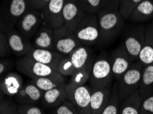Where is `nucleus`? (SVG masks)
Listing matches in <instances>:
<instances>
[{"label": "nucleus", "mask_w": 153, "mask_h": 114, "mask_svg": "<svg viewBox=\"0 0 153 114\" xmlns=\"http://www.w3.org/2000/svg\"><path fill=\"white\" fill-rule=\"evenodd\" d=\"M99 23L98 45L105 46L113 43L123 31L125 21L119 10L104 9L97 15Z\"/></svg>", "instance_id": "1"}, {"label": "nucleus", "mask_w": 153, "mask_h": 114, "mask_svg": "<svg viewBox=\"0 0 153 114\" xmlns=\"http://www.w3.org/2000/svg\"><path fill=\"white\" fill-rule=\"evenodd\" d=\"M29 10L27 0H4L0 11V30L2 32L15 28L19 18Z\"/></svg>", "instance_id": "2"}, {"label": "nucleus", "mask_w": 153, "mask_h": 114, "mask_svg": "<svg viewBox=\"0 0 153 114\" xmlns=\"http://www.w3.org/2000/svg\"><path fill=\"white\" fill-rule=\"evenodd\" d=\"M115 79L113 74L109 55L102 53L96 57L93 64L89 82L91 88L112 87Z\"/></svg>", "instance_id": "3"}, {"label": "nucleus", "mask_w": 153, "mask_h": 114, "mask_svg": "<svg viewBox=\"0 0 153 114\" xmlns=\"http://www.w3.org/2000/svg\"><path fill=\"white\" fill-rule=\"evenodd\" d=\"M143 68L144 65L140 60L134 62L120 80L116 81L122 101L139 90Z\"/></svg>", "instance_id": "4"}, {"label": "nucleus", "mask_w": 153, "mask_h": 114, "mask_svg": "<svg viewBox=\"0 0 153 114\" xmlns=\"http://www.w3.org/2000/svg\"><path fill=\"white\" fill-rule=\"evenodd\" d=\"M16 67L20 73L29 76L32 79L61 75L56 68L36 62L26 56L19 58L16 62Z\"/></svg>", "instance_id": "5"}, {"label": "nucleus", "mask_w": 153, "mask_h": 114, "mask_svg": "<svg viewBox=\"0 0 153 114\" xmlns=\"http://www.w3.org/2000/svg\"><path fill=\"white\" fill-rule=\"evenodd\" d=\"M74 34L82 45L90 46L98 44L100 29L97 15L86 14Z\"/></svg>", "instance_id": "6"}, {"label": "nucleus", "mask_w": 153, "mask_h": 114, "mask_svg": "<svg viewBox=\"0 0 153 114\" xmlns=\"http://www.w3.org/2000/svg\"><path fill=\"white\" fill-rule=\"evenodd\" d=\"M54 39L55 51L65 56H68L76 49L82 45L74 32L64 25L54 29Z\"/></svg>", "instance_id": "7"}, {"label": "nucleus", "mask_w": 153, "mask_h": 114, "mask_svg": "<svg viewBox=\"0 0 153 114\" xmlns=\"http://www.w3.org/2000/svg\"><path fill=\"white\" fill-rule=\"evenodd\" d=\"M145 25H134L127 29L124 35V45L132 62L139 60L145 38Z\"/></svg>", "instance_id": "8"}, {"label": "nucleus", "mask_w": 153, "mask_h": 114, "mask_svg": "<svg viewBox=\"0 0 153 114\" xmlns=\"http://www.w3.org/2000/svg\"><path fill=\"white\" fill-rule=\"evenodd\" d=\"M68 99L70 101L80 114H92L91 110V88L88 85L69 87L66 85Z\"/></svg>", "instance_id": "9"}, {"label": "nucleus", "mask_w": 153, "mask_h": 114, "mask_svg": "<svg viewBox=\"0 0 153 114\" xmlns=\"http://www.w3.org/2000/svg\"><path fill=\"white\" fill-rule=\"evenodd\" d=\"M43 16L41 11L28 10L19 19L17 29L25 38L32 41L34 35L43 23Z\"/></svg>", "instance_id": "10"}, {"label": "nucleus", "mask_w": 153, "mask_h": 114, "mask_svg": "<svg viewBox=\"0 0 153 114\" xmlns=\"http://www.w3.org/2000/svg\"><path fill=\"white\" fill-rule=\"evenodd\" d=\"M113 74L116 81L128 71L133 62L125 48L124 43L117 46L109 55Z\"/></svg>", "instance_id": "11"}, {"label": "nucleus", "mask_w": 153, "mask_h": 114, "mask_svg": "<svg viewBox=\"0 0 153 114\" xmlns=\"http://www.w3.org/2000/svg\"><path fill=\"white\" fill-rule=\"evenodd\" d=\"M65 0H50L41 13L43 21L47 22L55 29L62 26L63 21V7Z\"/></svg>", "instance_id": "12"}, {"label": "nucleus", "mask_w": 153, "mask_h": 114, "mask_svg": "<svg viewBox=\"0 0 153 114\" xmlns=\"http://www.w3.org/2000/svg\"><path fill=\"white\" fill-rule=\"evenodd\" d=\"M13 54L18 57H25L34 49L32 42L25 38L17 29L5 32Z\"/></svg>", "instance_id": "13"}, {"label": "nucleus", "mask_w": 153, "mask_h": 114, "mask_svg": "<svg viewBox=\"0 0 153 114\" xmlns=\"http://www.w3.org/2000/svg\"><path fill=\"white\" fill-rule=\"evenodd\" d=\"M86 13L77 1L65 0L63 7L64 26L75 32L78 25L85 17Z\"/></svg>", "instance_id": "14"}, {"label": "nucleus", "mask_w": 153, "mask_h": 114, "mask_svg": "<svg viewBox=\"0 0 153 114\" xmlns=\"http://www.w3.org/2000/svg\"><path fill=\"white\" fill-rule=\"evenodd\" d=\"M22 76L17 73L9 72L1 77L0 89L1 99L4 96L9 98L15 97L24 86Z\"/></svg>", "instance_id": "15"}, {"label": "nucleus", "mask_w": 153, "mask_h": 114, "mask_svg": "<svg viewBox=\"0 0 153 114\" xmlns=\"http://www.w3.org/2000/svg\"><path fill=\"white\" fill-rule=\"evenodd\" d=\"M31 42L34 48L55 50L54 29L49 23L43 21L40 28L34 35Z\"/></svg>", "instance_id": "16"}, {"label": "nucleus", "mask_w": 153, "mask_h": 114, "mask_svg": "<svg viewBox=\"0 0 153 114\" xmlns=\"http://www.w3.org/2000/svg\"><path fill=\"white\" fill-rule=\"evenodd\" d=\"M26 57L57 68L59 63L66 56L55 50L34 48Z\"/></svg>", "instance_id": "17"}, {"label": "nucleus", "mask_w": 153, "mask_h": 114, "mask_svg": "<svg viewBox=\"0 0 153 114\" xmlns=\"http://www.w3.org/2000/svg\"><path fill=\"white\" fill-rule=\"evenodd\" d=\"M43 94V92L31 81L24 85L15 98L19 104L36 105L41 102Z\"/></svg>", "instance_id": "18"}, {"label": "nucleus", "mask_w": 153, "mask_h": 114, "mask_svg": "<svg viewBox=\"0 0 153 114\" xmlns=\"http://www.w3.org/2000/svg\"><path fill=\"white\" fill-rule=\"evenodd\" d=\"M112 87L91 88V110L92 114H101L107 105Z\"/></svg>", "instance_id": "19"}, {"label": "nucleus", "mask_w": 153, "mask_h": 114, "mask_svg": "<svg viewBox=\"0 0 153 114\" xmlns=\"http://www.w3.org/2000/svg\"><path fill=\"white\" fill-rule=\"evenodd\" d=\"M65 84L43 92L41 103L47 109H55L68 100Z\"/></svg>", "instance_id": "20"}, {"label": "nucleus", "mask_w": 153, "mask_h": 114, "mask_svg": "<svg viewBox=\"0 0 153 114\" xmlns=\"http://www.w3.org/2000/svg\"><path fill=\"white\" fill-rule=\"evenodd\" d=\"M139 60L144 66L153 63V21L146 26L144 43Z\"/></svg>", "instance_id": "21"}, {"label": "nucleus", "mask_w": 153, "mask_h": 114, "mask_svg": "<svg viewBox=\"0 0 153 114\" xmlns=\"http://www.w3.org/2000/svg\"><path fill=\"white\" fill-rule=\"evenodd\" d=\"M153 19V0H143L136 6L129 17L133 23H146Z\"/></svg>", "instance_id": "22"}, {"label": "nucleus", "mask_w": 153, "mask_h": 114, "mask_svg": "<svg viewBox=\"0 0 153 114\" xmlns=\"http://www.w3.org/2000/svg\"><path fill=\"white\" fill-rule=\"evenodd\" d=\"M68 57L73 64L75 71L85 66L95 57L90 46L85 45H81L76 49Z\"/></svg>", "instance_id": "23"}, {"label": "nucleus", "mask_w": 153, "mask_h": 114, "mask_svg": "<svg viewBox=\"0 0 153 114\" xmlns=\"http://www.w3.org/2000/svg\"><path fill=\"white\" fill-rule=\"evenodd\" d=\"M142 102L140 91L137 90L122 100L120 105V114H140Z\"/></svg>", "instance_id": "24"}, {"label": "nucleus", "mask_w": 153, "mask_h": 114, "mask_svg": "<svg viewBox=\"0 0 153 114\" xmlns=\"http://www.w3.org/2000/svg\"><path fill=\"white\" fill-rule=\"evenodd\" d=\"M139 91L143 100L153 95V63L143 68Z\"/></svg>", "instance_id": "25"}, {"label": "nucleus", "mask_w": 153, "mask_h": 114, "mask_svg": "<svg viewBox=\"0 0 153 114\" xmlns=\"http://www.w3.org/2000/svg\"><path fill=\"white\" fill-rule=\"evenodd\" d=\"M95 59L96 57L92 59L85 66L74 72V74L71 76L70 81L67 85L69 87H78V86L86 85L87 81H89L90 76H91L93 64H94Z\"/></svg>", "instance_id": "26"}, {"label": "nucleus", "mask_w": 153, "mask_h": 114, "mask_svg": "<svg viewBox=\"0 0 153 114\" xmlns=\"http://www.w3.org/2000/svg\"><path fill=\"white\" fill-rule=\"evenodd\" d=\"M32 81L43 92L50 90L54 88L65 84V79L63 76H48L32 79Z\"/></svg>", "instance_id": "27"}, {"label": "nucleus", "mask_w": 153, "mask_h": 114, "mask_svg": "<svg viewBox=\"0 0 153 114\" xmlns=\"http://www.w3.org/2000/svg\"><path fill=\"white\" fill-rule=\"evenodd\" d=\"M122 100L118 92L117 83H114L111 89V96L107 105L101 114H120V105Z\"/></svg>", "instance_id": "28"}, {"label": "nucleus", "mask_w": 153, "mask_h": 114, "mask_svg": "<svg viewBox=\"0 0 153 114\" xmlns=\"http://www.w3.org/2000/svg\"><path fill=\"white\" fill-rule=\"evenodd\" d=\"M77 2L87 15H97L104 8V0H78Z\"/></svg>", "instance_id": "29"}, {"label": "nucleus", "mask_w": 153, "mask_h": 114, "mask_svg": "<svg viewBox=\"0 0 153 114\" xmlns=\"http://www.w3.org/2000/svg\"><path fill=\"white\" fill-rule=\"evenodd\" d=\"M143 0H122L119 12L124 20H128L132 12Z\"/></svg>", "instance_id": "30"}, {"label": "nucleus", "mask_w": 153, "mask_h": 114, "mask_svg": "<svg viewBox=\"0 0 153 114\" xmlns=\"http://www.w3.org/2000/svg\"><path fill=\"white\" fill-rule=\"evenodd\" d=\"M0 114H19L18 111V104L9 97L1 99Z\"/></svg>", "instance_id": "31"}, {"label": "nucleus", "mask_w": 153, "mask_h": 114, "mask_svg": "<svg viewBox=\"0 0 153 114\" xmlns=\"http://www.w3.org/2000/svg\"><path fill=\"white\" fill-rule=\"evenodd\" d=\"M59 73L63 76H71L75 72V68L68 56H66L59 63L57 68Z\"/></svg>", "instance_id": "32"}, {"label": "nucleus", "mask_w": 153, "mask_h": 114, "mask_svg": "<svg viewBox=\"0 0 153 114\" xmlns=\"http://www.w3.org/2000/svg\"><path fill=\"white\" fill-rule=\"evenodd\" d=\"M52 114H80L75 106L69 100H66L64 103L53 109Z\"/></svg>", "instance_id": "33"}, {"label": "nucleus", "mask_w": 153, "mask_h": 114, "mask_svg": "<svg viewBox=\"0 0 153 114\" xmlns=\"http://www.w3.org/2000/svg\"><path fill=\"white\" fill-rule=\"evenodd\" d=\"M18 111L19 114H45V111L36 104H19Z\"/></svg>", "instance_id": "34"}, {"label": "nucleus", "mask_w": 153, "mask_h": 114, "mask_svg": "<svg viewBox=\"0 0 153 114\" xmlns=\"http://www.w3.org/2000/svg\"><path fill=\"white\" fill-rule=\"evenodd\" d=\"M13 53L8 38L4 32H0V57H7Z\"/></svg>", "instance_id": "35"}, {"label": "nucleus", "mask_w": 153, "mask_h": 114, "mask_svg": "<svg viewBox=\"0 0 153 114\" xmlns=\"http://www.w3.org/2000/svg\"><path fill=\"white\" fill-rule=\"evenodd\" d=\"M15 64V61L10 58H1L0 60V75L3 76L4 74L10 72Z\"/></svg>", "instance_id": "36"}, {"label": "nucleus", "mask_w": 153, "mask_h": 114, "mask_svg": "<svg viewBox=\"0 0 153 114\" xmlns=\"http://www.w3.org/2000/svg\"><path fill=\"white\" fill-rule=\"evenodd\" d=\"M140 114H153V95L143 100Z\"/></svg>", "instance_id": "37"}, {"label": "nucleus", "mask_w": 153, "mask_h": 114, "mask_svg": "<svg viewBox=\"0 0 153 114\" xmlns=\"http://www.w3.org/2000/svg\"><path fill=\"white\" fill-rule=\"evenodd\" d=\"M28 2L29 10L41 11L49 3L50 0H27Z\"/></svg>", "instance_id": "38"}, {"label": "nucleus", "mask_w": 153, "mask_h": 114, "mask_svg": "<svg viewBox=\"0 0 153 114\" xmlns=\"http://www.w3.org/2000/svg\"><path fill=\"white\" fill-rule=\"evenodd\" d=\"M122 0H104V9L119 10Z\"/></svg>", "instance_id": "39"}, {"label": "nucleus", "mask_w": 153, "mask_h": 114, "mask_svg": "<svg viewBox=\"0 0 153 114\" xmlns=\"http://www.w3.org/2000/svg\"><path fill=\"white\" fill-rule=\"evenodd\" d=\"M69 1H77L78 0H69Z\"/></svg>", "instance_id": "40"}]
</instances>
